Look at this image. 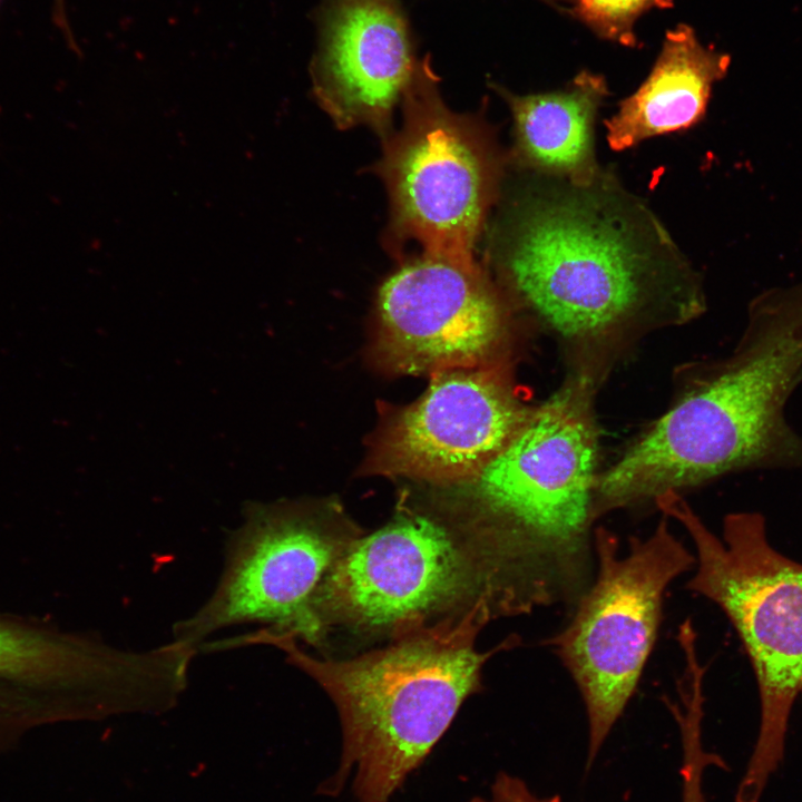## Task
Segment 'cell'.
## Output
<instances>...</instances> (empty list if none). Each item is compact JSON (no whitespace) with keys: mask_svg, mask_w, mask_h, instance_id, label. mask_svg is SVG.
Masks as SVG:
<instances>
[{"mask_svg":"<svg viewBox=\"0 0 802 802\" xmlns=\"http://www.w3.org/2000/svg\"><path fill=\"white\" fill-rule=\"evenodd\" d=\"M314 92L340 127L387 133L419 59L400 0H322Z\"/></svg>","mask_w":802,"mask_h":802,"instance_id":"7c38bea8","label":"cell"},{"mask_svg":"<svg viewBox=\"0 0 802 802\" xmlns=\"http://www.w3.org/2000/svg\"><path fill=\"white\" fill-rule=\"evenodd\" d=\"M524 172L498 219L492 258L554 330L591 339L651 312L688 317L703 310L696 272L612 170L588 183Z\"/></svg>","mask_w":802,"mask_h":802,"instance_id":"6da1fadb","label":"cell"},{"mask_svg":"<svg viewBox=\"0 0 802 802\" xmlns=\"http://www.w3.org/2000/svg\"><path fill=\"white\" fill-rule=\"evenodd\" d=\"M430 55L403 94L404 121L379 165L399 238L426 255L473 262V250L499 195L502 159L491 135L441 99Z\"/></svg>","mask_w":802,"mask_h":802,"instance_id":"ba28073f","label":"cell"},{"mask_svg":"<svg viewBox=\"0 0 802 802\" xmlns=\"http://www.w3.org/2000/svg\"><path fill=\"white\" fill-rule=\"evenodd\" d=\"M479 602L497 617L510 616L502 580L477 531L463 536L432 517L405 514L352 541L327 575L315 615L323 636L333 624L394 635Z\"/></svg>","mask_w":802,"mask_h":802,"instance_id":"52a82bcc","label":"cell"},{"mask_svg":"<svg viewBox=\"0 0 802 802\" xmlns=\"http://www.w3.org/2000/svg\"><path fill=\"white\" fill-rule=\"evenodd\" d=\"M595 574L565 626L545 640L583 698L588 764L633 696L655 645L664 594L695 566L694 554L667 517L645 538L630 537L623 555L616 535L594 529Z\"/></svg>","mask_w":802,"mask_h":802,"instance_id":"8992f818","label":"cell"},{"mask_svg":"<svg viewBox=\"0 0 802 802\" xmlns=\"http://www.w3.org/2000/svg\"><path fill=\"white\" fill-rule=\"evenodd\" d=\"M505 321L501 297L476 261L424 254L380 287L375 353L402 374L475 368L499 346Z\"/></svg>","mask_w":802,"mask_h":802,"instance_id":"30bf717a","label":"cell"},{"mask_svg":"<svg viewBox=\"0 0 802 802\" xmlns=\"http://www.w3.org/2000/svg\"><path fill=\"white\" fill-rule=\"evenodd\" d=\"M65 0H55V19L57 23L63 29L68 30V23L65 14Z\"/></svg>","mask_w":802,"mask_h":802,"instance_id":"ac0fdd59","label":"cell"},{"mask_svg":"<svg viewBox=\"0 0 802 802\" xmlns=\"http://www.w3.org/2000/svg\"><path fill=\"white\" fill-rule=\"evenodd\" d=\"M546 1V0H545Z\"/></svg>","mask_w":802,"mask_h":802,"instance_id":"d6986e66","label":"cell"},{"mask_svg":"<svg viewBox=\"0 0 802 802\" xmlns=\"http://www.w3.org/2000/svg\"><path fill=\"white\" fill-rule=\"evenodd\" d=\"M529 412L497 368L437 371L426 392L381 428L369 464L382 475L476 480Z\"/></svg>","mask_w":802,"mask_h":802,"instance_id":"8fae6325","label":"cell"},{"mask_svg":"<svg viewBox=\"0 0 802 802\" xmlns=\"http://www.w3.org/2000/svg\"><path fill=\"white\" fill-rule=\"evenodd\" d=\"M495 89L514 119L511 158L521 170L588 183L603 169L595 153V123L608 86L604 76L583 70L564 88L530 95Z\"/></svg>","mask_w":802,"mask_h":802,"instance_id":"5bb4252c","label":"cell"},{"mask_svg":"<svg viewBox=\"0 0 802 802\" xmlns=\"http://www.w3.org/2000/svg\"><path fill=\"white\" fill-rule=\"evenodd\" d=\"M468 802H560V799L538 798L519 777L501 772L496 776L489 799L476 796Z\"/></svg>","mask_w":802,"mask_h":802,"instance_id":"e0dca14e","label":"cell"},{"mask_svg":"<svg viewBox=\"0 0 802 802\" xmlns=\"http://www.w3.org/2000/svg\"><path fill=\"white\" fill-rule=\"evenodd\" d=\"M730 62L728 55L703 46L689 26L667 30L647 78L604 121L609 147L622 151L697 124Z\"/></svg>","mask_w":802,"mask_h":802,"instance_id":"4fadbf2b","label":"cell"},{"mask_svg":"<svg viewBox=\"0 0 802 802\" xmlns=\"http://www.w3.org/2000/svg\"><path fill=\"white\" fill-rule=\"evenodd\" d=\"M102 647L100 643L63 642L48 648L23 633L0 625V674L20 673L40 661H75L91 656Z\"/></svg>","mask_w":802,"mask_h":802,"instance_id":"2e32d148","label":"cell"},{"mask_svg":"<svg viewBox=\"0 0 802 802\" xmlns=\"http://www.w3.org/2000/svg\"><path fill=\"white\" fill-rule=\"evenodd\" d=\"M687 532L695 556L686 588L718 606L751 662L760 698L757 737L736 802H759L781 765L790 716L802 693V564L769 541L764 517L728 514L721 537L678 493L655 500Z\"/></svg>","mask_w":802,"mask_h":802,"instance_id":"5b68a950","label":"cell"},{"mask_svg":"<svg viewBox=\"0 0 802 802\" xmlns=\"http://www.w3.org/2000/svg\"><path fill=\"white\" fill-rule=\"evenodd\" d=\"M593 380L568 379L475 480L476 530L530 613L573 610L595 574L593 515L598 437Z\"/></svg>","mask_w":802,"mask_h":802,"instance_id":"277c9868","label":"cell"},{"mask_svg":"<svg viewBox=\"0 0 802 802\" xmlns=\"http://www.w3.org/2000/svg\"><path fill=\"white\" fill-rule=\"evenodd\" d=\"M568 13L596 36L625 47L638 45L635 22L652 9H668L674 0H571Z\"/></svg>","mask_w":802,"mask_h":802,"instance_id":"9a60e30c","label":"cell"},{"mask_svg":"<svg viewBox=\"0 0 802 802\" xmlns=\"http://www.w3.org/2000/svg\"><path fill=\"white\" fill-rule=\"evenodd\" d=\"M801 382L802 282L756 296L734 351L597 477L595 519L730 472L802 466V437L785 418Z\"/></svg>","mask_w":802,"mask_h":802,"instance_id":"7a4b0ae2","label":"cell"},{"mask_svg":"<svg viewBox=\"0 0 802 802\" xmlns=\"http://www.w3.org/2000/svg\"><path fill=\"white\" fill-rule=\"evenodd\" d=\"M356 537L293 507L254 503L226 545L218 583L174 638L198 652L215 633L243 624L311 645L323 634L315 603L331 569Z\"/></svg>","mask_w":802,"mask_h":802,"instance_id":"9c48e42d","label":"cell"},{"mask_svg":"<svg viewBox=\"0 0 802 802\" xmlns=\"http://www.w3.org/2000/svg\"><path fill=\"white\" fill-rule=\"evenodd\" d=\"M493 613L485 602L392 635L387 647L354 658H319L291 636L254 630L239 647L271 645L305 672L334 702L342 725L340 767L325 784L340 792L353 773L359 802H389L450 726L463 701L481 685L483 664L519 639L479 653L475 640Z\"/></svg>","mask_w":802,"mask_h":802,"instance_id":"3957f363","label":"cell"}]
</instances>
